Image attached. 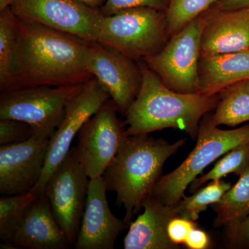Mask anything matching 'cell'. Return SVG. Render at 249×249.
<instances>
[{"instance_id":"23","label":"cell","mask_w":249,"mask_h":249,"mask_svg":"<svg viewBox=\"0 0 249 249\" xmlns=\"http://www.w3.org/2000/svg\"><path fill=\"white\" fill-rule=\"evenodd\" d=\"M231 186V183L222 180L212 181L208 186L196 191L193 196H183L175 206L178 217L196 222L201 213L206 210L209 205L220 200Z\"/></svg>"},{"instance_id":"31","label":"cell","mask_w":249,"mask_h":249,"mask_svg":"<svg viewBox=\"0 0 249 249\" xmlns=\"http://www.w3.org/2000/svg\"><path fill=\"white\" fill-rule=\"evenodd\" d=\"M214 5L222 11L249 9V0H217Z\"/></svg>"},{"instance_id":"7","label":"cell","mask_w":249,"mask_h":249,"mask_svg":"<svg viewBox=\"0 0 249 249\" xmlns=\"http://www.w3.org/2000/svg\"><path fill=\"white\" fill-rule=\"evenodd\" d=\"M206 20L207 11L172 36L158 53L142 60L169 89L183 93L200 92L199 62Z\"/></svg>"},{"instance_id":"30","label":"cell","mask_w":249,"mask_h":249,"mask_svg":"<svg viewBox=\"0 0 249 249\" xmlns=\"http://www.w3.org/2000/svg\"><path fill=\"white\" fill-rule=\"evenodd\" d=\"M184 245L190 249H206L209 248L210 237L204 231L196 227L190 232Z\"/></svg>"},{"instance_id":"33","label":"cell","mask_w":249,"mask_h":249,"mask_svg":"<svg viewBox=\"0 0 249 249\" xmlns=\"http://www.w3.org/2000/svg\"><path fill=\"white\" fill-rule=\"evenodd\" d=\"M11 0H0V11H2L9 7L11 4Z\"/></svg>"},{"instance_id":"4","label":"cell","mask_w":249,"mask_h":249,"mask_svg":"<svg viewBox=\"0 0 249 249\" xmlns=\"http://www.w3.org/2000/svg\"><path fill=\"white\" fill-rule=\"evenodd\" d=\"M170 37L165 11L135 7L104 16L96 42L140 61L158 53Z\"/></svg>"},{"instance_id":"2","label":"cell","mask_w":249,"mask_h":249,"mask_svg":"<svg viewBox=\"0 0 249 249\" xmlns=\"http://www.w3.org/2000/svg\"><path fill=\"white\" fill-rule=\"evenodd\" d=\"M139 65L142 83L125 114L127 135L174 128L196 139L201 119L215 108L219 95L177 92L167 88L142 60Z\"/></svg>"},{"instance_id":"11","label":"cell","mask_w":249,"mask_h":249,"mask_svg":"<svg viewBox=\"0 0 249 249\" xmlns=\"http://www.w3.org/2000/svg\"><path fill=\"white\" fill-rule=\"evenodd\" d=\"M86 66L109 93L118 111L125 114L142 85L139 61L99 42H92L88 49Z\"/></svg>"},{"instance_id":"13","label":"cell","mask_w":249,"mask_h":249,"mask_svg":"<svg viewBox=\"0 0 249 249\" xmlns=\"http://www.w3.org/2000/svg\"><path fill=\"white\" fill-rule=\"evenodd\" d=\"M49 139L33 136L19 143L0 145V193L2 196L34 191L43 173Z\"/></svg>"},{"instance_id":"5","label":"cell","mask_w":249,"mask_h":249,"mask_svg":"<svg viewBox=\"0 0 249 249\" xmlns=\"http://www.w3.org/2000/svg\"><path fill=\"white\" fill-rule=\"evenodd\" d=\"M196 140V147L184 161L171 173L160 177L155 185L152 196L163 204L175 206L206 167L234 147L249 142V124L237 129H222L205 116Z\"/></svg>"},{"instance_id":"26","label":"cell","mask_w":249,"mask_h":249,"mask_svg":"<svg viewBox=\"0 0 249 249\" xmlns=\"http://www.w3.org/2000/svg\"><path fill=\"white\" fill-rule=\"evenodd\" d=\"M34 134L32 127L22 121L12 119L0 120V145L26 142L31 138Z\"/></svg>"},{"instance_id":"17","label":"cell","mask_w":249,"mask_h":249,"mask_svg":"<svg viewBox=\"0 0 249 249\" xmlns=\"http://www.w3.org/2000/svg\"><path fill=\"white\" fill-rule=\"evenodd\" d=\"M143 213L134 222L124 239V249H178L168 234L171 219L178 217L175 206H168L153 196L142 203Z\"/></svg>"},{"instance_id":"29","label":"cell","mask_w":249,"mask_h":249,"mask_svg":"<svg viewBox=\"0 0 249 249\" xmlns=\"http://www.w3.org/2000/svg\"><path fill=\"white\" fill-rule=\"evenodd\" d=\"M198 227L196 221L190 220L181 217H175L170 220L168 226L169 238L175 245H184L190 232Z\"/></svg>"},{"instance_id":"12","label":"cell","mask_w":249,"mask_h":249,"mask_svg":"<svg viewBox=\"0 0 249 249\" xmlns=\"http://www.w3.org/2000/svg\"><path fill=\"white\" fill-rule=\"evenodd\" d=\"M109 99V93L95 78L88 81L84 89L73 98L67 108L62 122L49 139L43 173L33 191L35 194L37 196L44 193L46 183L68 155L72 142L80 129Z\"/></svg>"},{"instance_id":"22","label":"cell","mask_w":249,"mask_h":249,"mask_svg":"<svg viewBox=\"0 0 249 249\" xmlns=\"http://www.w3.org/2000/svg\"><path fill=\"white\" fill-rule=\"evenodd\" d=\"M37 195L34 192L0 198V240L10 243L24 214Z\"/></svg>"},{"instance_id":"21","label":"cell","mask_w":249,"mask_h":249,"mask_svg":"<svg viewBox=\"0 0 249 249\" xmlns=\"http://www.w3.org/2000/svg\"><path fill=\"white\" fill-rule=\"evenodd\" d=\"M18 18L10 6L0 11V91L11 89Z\"/></svg>"},{"instance_id":"25","label":"cell","mask_w":249,"mask_h":249,"mask_svg":"<svg viewBox=\"0 0 249 249\" xmlns=\"http://www.w3.org/2000/svg\"><path fill=\"white\" fill-rule=\"evenodd\" d=\"M217 0H170L166 10L170 37L195 18L213 6Z\"/></svg>"},{"instance_id":"8","label":"cell","mask_w":249,"mask_h":249,"mask_svg":"<svg viewBox=\"0 0 249 249\" xmlns=\"http://www.w3.org/2000/svg\"><path fill=\"white\" fill-rule=\"evenodd\" d=\"M90 178L72 147L46 183L44 194L55 220L74 247L88 198Z\"/></svg>"},{"instance_id":"3","label":"cell","mask_w":249,"mask_h":249,"mask_svg":"<svg viewBox=\"0 0 249 249\" xmlns=\"http://www.w3.org/2000/svg\"><path fill=\"white\" fill-rule=\"evenodd\" d=\"M186 143H170L148 134L128 136L103 177L107 191L115 192L116 204L124 207V222L130 224L142 203L152 196L165 161Z\"/></svg>"},{"instance_id":"10","label":"cell","mask_w":249,"mask_h":249,"mask_svg":"<svg viewBox=\"0 0 249 249\" xmlns=\"http://www.w3.org/2000/svg\"><path fill=\"white\" fill-rule=\"evenodd\" d=\"M117 111L108 100L78 132L76 150L90 179L103 176L128 137Z\"/></svg>"},{"instance_id":"19","label":"cell","mask_w":249,"mask_h":249,"mask_svg":"<svg viewBox=\"0 0 249 249\" xmlns=\"http://www.w3.org/2000/svg\"><path fill=\"white\" fill-rule=\"evenodd\" d=\"M214 113L206 115L215 126H235L249 122V79L242 80L219 93Z\"/></svg>"},{"instance_id":"16","label":"cell","mask_w":249,"mask_h":249,"mask_svg":"<svg viewBox=\"0 0 249 249\" xmlns=\"http://www.w3.org/2000/svg\"><path fill=\"white\" fill-rule=\"evenodd\" d=\"M10 244L15 249H65L70 247L44 193L37 195Z\"/></svg>"},{"instance_id":"28","label":"cell","mask_w":249,"mask_h":249,"mask_svg":"<svg viewBox=\"0 0 249 249\" xmlns=\"http://www.w3.org/2000/svg\"><path fill=\"white\" fill-rule=\"evenodd\" d=\"M226 241L229 248L249 249V215L240 222L226 227Z\"/></svg>"},{"instance_id":"24","label":"cell","mask_w":249,"mask_h":249,"mask_svg":"<svg viewBox=\"0 0 249 249\" xmlns=\"http://www.w3.org/2000/svg\"><path fill=\"white\" fill-rule=\"evenodd\" d=\"M249 166V142H247L229 150L211 171L196 178L191 183V191H196L208 181L221 180L229 174L233 173L240 177Z\"/></svg>"},{"instance_id":"9","label":"cell","mask_w":249,"mask_h":249,"mask_svg":"<svg viewBox=\"0 0 249 249\" xmlns=\"http://www.w3.org/2000/svg\"><path fill=\"white\" fill-rule=\"evenodd\" d=\"M10 8L19 19L96 42L103 16L78 0H11Z\"/></svg>"},{"instance_id":"32","label":"cell","mask_w":249,"mask_h":249,"mask_svg":"<svg viewBox=\"0 0 249 249\" xmlns=\"http://www.w3.org/2000/svg\"><path fill=\"white\" fill-rule=\"evenodd\" d=\"M78 1L93 9H101L106 3V0H78Z\"/></svg>"},{"instance_id":"27","label":"cell","mask_w":249,"mask_h":249,"mask_svg":"<svg viewBox=\"0 0 249 249\" xmlns=\"http://www.w3.org/2000/svg\"><path fill=\"white\" fill-rule=\"evenodd\" d=\"M170 1V0H106L101 11L104 16H111L121 10L135 7H149L166 11Z\"/></svg>"},{"instance_id":"1","label":"cell","mask_w":249,"mask_h":249,"mask_svg":"<svg viewBox=\"0 0 249 249\" xmlns=\"http://www.w3.org/2000/svg\"><path fill=\"white\" fill-rule=\"evenodd\" d=\"M90 44L18 18L11 89L85 84L93 78L86 66Z\"/></svg>"},{"instance_id":"20","label":"cell","mask_w":249,"mask_h":249,"mask_svg":"<svg viewBox=\"0 0 249 249\" xmlns=\"http://www.w3.org/2000/svg\"><path fill=\"white\" fill-rule=\"evenodd\" d=\"M215 211L214 227L235 224L249 215V166L240 176L237 182L212 205Z\"/></svg>"},{"instance_id":"18","label":"cell","mask_w":249,"mask_h":249,"mask_svg":"<svg viewBox=\"0 0 249 249\" xmlns=\"http://www.w3.org/2000/svg\"><path fill=\"white\" fill-rule=\"evenodd\" d=\"M200 92L219 94L229 87L249 79V51L201 56L199 62Z\"/></svg>"},{"instance_id":"15","label":"cell","mask_w":249,"mask_h":249,"mask_svg":"<svg viewBox=\"0 0 249 249\" xmlns=\"http://www.w3.org/2000/svg\"><path fill=\"white\" fill-rule=\"evenodd\" d=\"M246 51H249V9L222 11L211 6L201 35V56Z\"/></svg>"},{"instance_id":"6","label":"cell","mask_w":249,"mask_h":249,"mask_svg":"<svg viewBox=\"0 0 249 249\" xmlns=\"http://www.w3.org/2000/svg\"><path fill=\"white\" fill-rule=\"evenodd\" d=\"M85 84L1 91L0 120L22 121L32 127L35 137L50 139L62 122L69 105L84 89Z\"/></svg>"},{"instance_id":"14","label":"cell","mask_w":249,"mask_h":249,"mask_svg":"<svg viewBox=\"0 0 249 249\" xmlns=\"http://www.w3.org/2000/svg\"><path fill=\"white\" fill-rule=\"evenodd\" d=\"M103 176L90 179L88 198L76 249H113L116 238L127 224L111 213Z\"/></svg>"}]
</instances>
